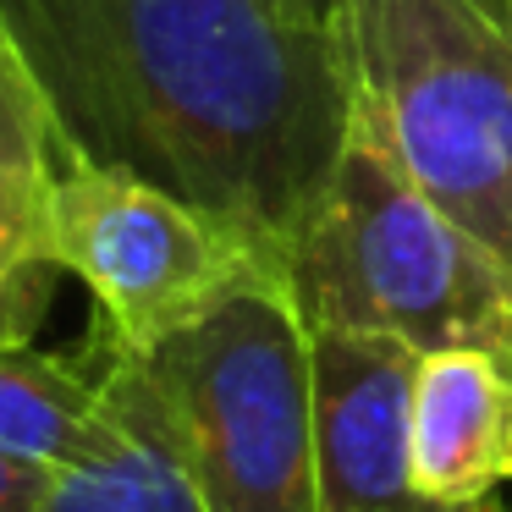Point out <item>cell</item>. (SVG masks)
Wrapping results in <instances>:
<instances>
[{
    "label": "cell",
    "mask_w": 512,
    "mask_h": 512,
    "mask_svg": "<svg viewBox=\"0 0 512 512\" xmlns=\"http://www.w3.org/2000/svg\"><path fill=\"white\" fill-rule=\"evenodd\" d=\"M56 144L204 204L287 276L347 138L336 23L276 0H0Z\"/></svg>",
    "instance_id": "6da1fadb"
},
{
    "label": "cell",
    "mask_w": 512,
    "mask_h": 512,
    "mask_svg": "<svg viewBox=\"0 0 512 512\" xmlns=\"http://www.w3.org/2000/svg\"><path fill=\"white\" fill-rule=\"evenodd\" d=\"M287 292L309 331L391 336L413 353L512 331L507 259L419 188L358 105L287 254Z\"/></svg>",
    "instance_id": "7a4b0ae2"
},
{
    "label": "cell",
    "mask_w": 512,
    "mask_h": 512,
    "mask_svg": "<svg viewBox=\"0 0 512 512\" xmlns=\"http://www.w3.org/2000/svg\"><path fill=\"white\" fill-rule=\"evenodd\" d=\"M347 94L419 188L485 248H512L507 0H336Z\"/></svg>",
    "instance_id": "3957f363"
},
{
    "label": "cell",
    "mask_w": 512,
    "mask_h": 512,
    "mask_svg": "<svg viewBox=\"0 0 512 512\" xmlns=\"http://www.w3.org/2000/svg\"><path fill=\"white\" fill-rule=\"evenodd\" d=\"M155 386L204 512H320L314 336L281 281L133 353Z\"/></svg>",
    "instance_id": "277c9868"
},
{
    "label": "cell",
    "mask_w": 512,
    "mask_h": 512,
    "mask_svg": "<svg viewBox=\"0 0 512 512\" xmlns=\"http://www.w3.org/2000/svg\"><path fill=\"white\" fill-rule=\"evenodd\" d=\"M50 254L100 309V336L149 353L259 281H281L276 254L232 221L133 171L61 160L50 199Z\"/></svg>",
    "instance_id": "5b68a950"
},
{
    "label": "cell",
    "mask_w": 512,
    "mask_h": 512,
    "mask_svg": "<svg viewBox=\"0 0 512 512\" xmlns=\"http://www.w3.org/2000/svg\"><path fill=\"white\" fill-rule=\"evenodd\" d=\"M314 336V446H320V512H507L501 501L446 507L424 496L408 452L413 347L391 336Z\"/></svg>",
    "instance_id": "8992f818"
},
{
    "label": "cell",
    "mask_w": 512,
    "mask_h": 512,
    "mask_svg": "<svg viewBox=\"0 0 512 512\" xmlns=\"http://www.w3.org/2000/svg\"><path fill=\"white\" fill-rule=\"evenodd\" d=\"M408 452L419 490L446 507L512 496V331L413 358Z\"/></svg>",
    "instance_id": "52a82bcc"
},
{
    "label": "cell",
    "mask_w": 512,
    "mask_h": 512,
    "mask_svg": "<svg viewBox=\"0 0 512 512\" xmlns=\"http://www.w3.org/2000/svg\"><path fill=\"white\" fill-rule=\"evenodd\" d=\"M100 347L94 419L72 457L45 479L39 512H204L144 364L105 336Z\"/></svg>",
    "instance_id": "ba28073f"
},
{
    "label": "cell",
    "mask_w": 512,
    "mask_h": 512,
    "mask_svg": "<svg viewBox=\"0 0 512 512\" xmlns=\"http://www.w3.org/2000/svg\"><path fill=\"white\" fill-rule=\"evenodd\" d=\"M61 160L34 78L0 39V342H28L56 298L50 199Z\"/></svg>",
    "instance_id": "9c48e42d"
},
{
    "label": "cell",
    "mask_w": 512,
    "mask_h": 512,
    "mask_svg": "<svg viewBox=\"0 0 512 512\" xmlns=\"http://www.w3.org/2000/svg\"><path fill=\"white\" fill-rule=\"evenodd\" d=\"M100 402V364L56 358L28 342H0V452L56 474L83 441Z\"/></svg>",
    "instance_id": "30bf717a"
},
{
    "label": "cell",
    "mask_w": 512,
    "mask_h": 512,
    "mask_svg": "<svg viewBox=\"0 0 512 512\" xmlns=\"http://www.w3.org/2000/svg\"><path fill=\"white\" fill-rule=\"evenodd\" d=\"M45 468H28L0 452V512H39L45 501Z\"/></svg>",
    "instance_id": "8fae6325"
},
{
    "label": "cell",
    "mask_w": 512,
    "mask_h": 512,
    "mask_svg": "<svg viewBox=\"0 0 512 512\" xmlns=\"http://www.w3.org/2000/svg\"><path fill=\"white\" fill-rule=\"evenodd\" d=\"M276 6H287V12L303 17V23H331L336 17V0H276Z\"/></svg>",
    "instance_id": "7c38bea8"
},
{
    "label": "cell",
    "mask_w": 512,
    "mask_h": 512,
    "mask_svg": "<svg viewBox=\"0 0 512 512\" xmlns=\"http://www.w3.org/2000/svg\"><path fill=\"white\" fill-rule=\"evenodd\" d=\"M507 276H512V248H507Z\"/></svg>",
    "instance_id": "4fadbf2b"
},
{
    "label": "cell",
    "mask_w": 512,
    "mask_h": 512,
    "mask_svg": "<svg viewBox=\"0 0 512 512\" xmlns=\"http://www.w3.org/2000/svg\"><path fill=\"white\" fill-rule=\"evenodd\" d=\"M507 17H512V0H507Z\"/></svg>",
    "instance_id": "5bb4252c"
},
{
    "label": "cell",
    "mask_w": 512,
    "mask_h": 512,
    "mask_svg": "<svg viewBox=\"0 0 512 512\" xmlns=\"http://www.w3.org/2000/svg\"><path fill=\"white\" fill-rule=\"evenodd\" d=\"M507 512H512V496H507Z\"/></svg>",
    "instance_id": "9a60e30c"
}]
</instances>
